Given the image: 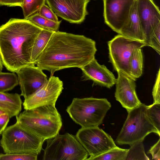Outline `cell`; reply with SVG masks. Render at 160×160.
Listing matches in <instances>:
<instances>
[{
	"label": "cell",
	"mask_w": 160,
	"mask_h": 160,
	"mask_svg": "<svg viewBox=\"0 0 160 160\" xmlns=\"http://www.w3.org/2000/svg\"><path fill=\"white\" fill-rule=\"evenodd\" d=\"M24 0H0V6L22 7Z\"/></svg>",
	"instance_id": "32"
},
{
	"label": "cell",
	"mask_w": 160,
	"mask_h": 160,
	"mask_svg": "<svg viewBox=\"0 0 160 160\" xmlns=\"http://www.w3.org/2000/svg\"><path fill=\"white\" fill-rule=\"evenodd\" d=\"M16 118L17 121L45 140L55 137L62 126L61 116L55 105L25 110Z\"/></svg>",
	"instance_id": "3"
},
{
	"label": "cell",
	"mask_w": 160,
	"mask_h": 160,
	"mask_svg": "<svg viewBox=\"0 0 160 160\" xmlns=\"http://www.w3.org/2000/svg\"><path fill=\"white\" fill-rule=\"evenodd\" d=\"M21 95L0 92V108L8 113L11 118L18 115L22 109Z\"/></svg>",
	"instance_id": "18"
},
{
	"label": "cell",
	"mask_w": 160,
	"mask_h": 160,
	"mask_svg": "<svg viewBox=\"0 0 160 160\" xmlns=\"http://www.w3.org/2000/svg\"><path fill=\"white\" fill-rule=\"evenodd\" d=\"M111 107L105 98H74L66 111L76 123L82 128L98 127Z\"/></svg>",
	"instance_id": "4"
},
{
	"label": "cell",
	"mask_w": 160,
	"mask_h": 160,
	"mask_svg": "<svg viewBox=\"0 0 160 160\" xmlns=\"http://www.w3.org/2000/svg\"><path fill=\"white\" fill-rule=\"evenodd\" d=\"M38 14L44 18L52 21H59L58 16L51 9L45 4L42 6Z\"/></svg>",
	"instance_id": "29"
},
{
	"label": "cell",
	"mask_w": 160,
	"mask_h": 160,
	"mask_svg": "<svg viewBox=\"0 0 160 160\" xmlns=\"http://www.w3.org/2000/svg\"><path fill=\"white\" fill-rule=\"evenodd\" d=\"M160 24L154 29L145 43V46L151 47L159 54H160Z\"/></svg>",
	"instance_id": "27"
},
{
	"label": "cell",
	"mask_w": 160,
	"mask_h": 160,
	"mask_svg": "<svg viewBox=\"0 0 160 160\" xmlns=\"http://www.w3.org/2000/svg\"><path fill=\"white\" fill-rule=\"evenodd\" d=\"M37 27L53 32L58 31L61 21L55 22L44 18L38 13L27 19Z\"/></svg>",
	"instance_id": "21"
},
{
	"label": "cell",
	"mask_w": 160,
	"mask_h": 160,
	"mask_svg": "<svg viewBox=\"0 0 160 160\" xmlns=\"http://www.w3.org/2000/svg\"><path fill=\"white\" fill-rule=\"evenodd\" d=\"M97 51L92 39L58 31L53 33L35 64L51 76L60 70L84 66L95 58Z\"/></svg>",
	"instance_id": "1"
},
{
	"label": "cell",
	"mask_w": 160,
	"mask_h": 160,
	"mask_svg": "<svg viewBox=\"0 0 160 160\" xmlns=\"http://www.w3.org/2000/svg\"><path fill=\"white\" fill-rule=\"evenodd\" d=\"M146 112L150 121L160 133V103L147 106Z\"/></svg>",
	"instance_id": "26"
},
{
	"label": "cell",
	"mask_w": 160,
	"mask_h": 160,
	"mask_svg": "<svg viewBox=\"0 0 160 160\" xmlns=\"http://www.w3.org/2000/svg\"><path fill=\"white\" fill-rule=\"evenodd\" d=\"M130 146V148L128 149L125 160L150 159L145 153L142 142H135Z\"/></svg>",
	"instance_id": "24"
},
{
	"label": "cell",
	"mask_w": 160,
	"mask_h": 160,
	"mask_svg": "<svg viewBox=\"0 0 160 160\" xmlns=\"http://www.w3.org/2000/svg\"><path fill=\"white\" fill-rule=\"evenodd\" d=\"M54 32L42 29L37 37L33 46L31 61L35 62L48 44Z\"/></svg>",
	"instance_id": "19"
},
{
	"label": "cell",
	"mask_w": 160,
	"mask_h": 160,
	"mask_svg": "<svg viewBox=\"0 0 160 160\" xmlns=\"http://www.w3.org/2000/svg\"><path fill=\"white\" fill-rule=\"evenodd\" d=\"M48 7L57 16L70 23L80 24L88 14L89 0H45Z\"/></svg>",
	"instance_id": "11"
},
{
	"label": "cell",
	"mask_w": 160,
	"mask_h": 160,
	"mask_svg": "<svg viewBox=\"0 0 160 160\" xmlns=\"http://www.w3.org/2000/svg\"><path fill=\"white\" fill-rule=\"evenodd\" d=\"M128 151V149L121 148L117 146L92 160H125Z\"/></svg>",
	"instance_id": "25"
},
{
	"label": "cell",
	"mask_w": 160,
	"mask_h": 160,
	"mask_svg": "<svg viewBox=\"0 0 160 160\" xmlns=\"http://www.w3.org/2000/svg\"><path fill=\"white\" fill-rule=\"evenodd\" d=\"M80 68L82 80H91L93 85L110 88L116 83L117 79L113 73L105 65L99 64L95 58Z\"/></svg>",
	"instance_id": "16"
},
{
	"label": "cell",
	"mask_w": 160,
	"mask_h": 160,
	"mask_svg": "<svg viewBox=\"0 0 160 160\" xmlns=\"http://www.w3.org/2000/svg\"><path fill=\"white\" fill-rule=\"evenodd\" d=\"M160 72L159 68L157 74L155 82L152 89V95L153 99V103H160Z\"/></svg>",
	"instance_id": "30"
},
{
	"label": "cell",
	"mask_w": 160,
	"mask_h": 160,
	"mask_svg": "<svg viewBox=\"0 0 160 160\" xmlns=\"http://www.w3.org/2000/svg\"><path fill=\"white\" fill-rule=\"evenodd\" d=\"M143 64V58L141 48H137L133 52L129 61L131 74L135 80L142 74Z\"/></svg>",
	"instance_id": "20"
},
{
	"label": "cell",
	"mask_w": 160,
	"mask_h": 160,
	"mask_svg": "<svg viewBox=\"0 0 160 160\" xmlns=\"http://www.w3.org/2000/svg\"><path fill=\"white\" fill-rule=\"evenodd\" d=\"M63 89V83L58 77L50 76L47 81L35 92L24 99V110L47 105H55Z\"/></svg>",
	"instance_id": "10"
},
{
	"label": "cell",
	"mask_w": 160,
	"mask_h": 160,
	"mask_svg": "<svg viewBox=\"0 0 160 160\" xmlns=\"http://www.w3.org/2000/svg\"><path fill=\"white\" fill-rule=\"evenodd\" d=\"M43 160H86L88 154L75 136L67 132L46 140Z\"/></svg>",
	"instance_id": "7"
},
{
	"label": "cell",
	"mask_w": 160,
	"mask_h": 160,
	"mask_svg": "<svg viewBox=\"0 0 160 160\" xmlns=\"http://www.w3.org/2000/svg\"><path fill=\"white\" fill-rule=\"evenodd\" d=\"M148 153L151 154L152 159L160 160V139L149 150Z\"/></svg>",
	"instance_id": "31"
},
{
	"label": "cell",
	"mask_w": 160,
	"mask_h": 160,
	"mask_svg": "<svg viewBox=\"0 0 160 160\" xmlns=\"http://www.w3.org/2000/svg\"><path fill=\"white\" fill-rule=\"evenodd\" d=\"M5 128H0V135L2 133Z\"/></svg>",
	"instance_id": "36"
},
{
	"label": "cell",
	"mask_w": 160,
	"mask_h": 160,
	"mask_svg": "<svg viewBox=\"0 0 160 160\" xmlns=\"http://www.w3.org/2000/svg\"><path fill=\"white\" fill-rule=\"evenodd\" d=\"M75 136L90 156L87 160H92L117 146L111 136L98 127L81 128Z\"/></svg>",
	"instance_id": "9"
},
{
	"label": "cell",
	"mask_w": 160,
	"mask_h": 160,
	"mask_svg": "<svg viewBox=\"0 0 160 160\" xmlns=\"http://www.w3.org/2000/svg\"><path fill=\"white\" fill-rule=\"evenodd\" d=\"M117 72L115 97L127 111L142 103L136 93V80L121 71Z\"/></svg>",
	"instance_id": "14"
},
{
	"label": "cell",
	"mask_w": 160,
	"mask_h": 160,
	"mask_svg": "<svg viewBox=\"0 0 160 160\" xmlns=\"http://www.w3.org/2000/svg\"><path fill=\"white\" fill-rule=\"evenodd\" d=\"M38 155L33 153H0V160H37Z\"/></svg>",
	"instance_id": "28"
},
{
	"label": "cell",
	"mask_w": 160,
	"mask_h": 160,
	"mask_svg": "<svg viewBox=\"0 0 160 160\" xmlns=\"http://www.w3.org/2000/svg\"><path fill=\"white\" fill-rule=\"evenodd\" d=\"M3 64L0 54V72H2L3 68Z\"/></svg>",
	"instance_id": "34"
},
{
	"label": "cell",
	"mask_w": 160,
	"mask_h": 160,
	"mask_svg": "<svg viewBox=\"0 0 160 160\" xmlns=\"http://www.w3.org/2000/svg\"><path fill=\"white\" fill-rule=\"evenodd\" d=\"M18 84V76L14 72H0V92L11 90Z\"/></svg>",
	"instance_id": "22"
},
{
	"label": "cell",
	"mask_w": 160,
	"mask_h": 160,
	"mask_svg": "<svg viewBox=\"0 0 160 160\" xmlns=\"http://www.w3.org/2000/svg\"><path fill=\"white\" fill-rule=\"evenodd\" d=\"M137 10L145 37V43L160 24V12L153 0H137Z\"/></svg>",
	"instance_id": "15"
},
{
	"label": "cell",
	"mask_w": 160,
	"mask_h": 160,
	"mask_svg": "<svg viewBox=\"0 0 160 160\" xmlns=\"http://www.w3.org/2000/svg\"><path fill=\"white\" fill-rule=\"evenodd\" d=\"M10 118L9 115L7 113L0 115V128H5Z\"/></svg>",
	"instance_id": "33"
},
{
	"label": "cell",
	"mask_w": 160,
	"mask_h": 160,
	"mask_svg": "<svg viewBox=\"0 0 160 160\" xmlns=\"http://www.w3.org/2000/svg\"><path fill=\"white\" fill-rule=\"evenodd\" d=\"M46 2L45 0H24L21 7L24 19H27L38 13Z\"/></svg>",
	"instance_id": "23"
},
{
	"label": "cell",
	"mask_w": 160,
	"mask_h": 160,
	"mask_svg": "<svg viewBox=\"0 0 160 160\" xmlns=\"http://www.w3.org/2000/svg\"><path fill=\"white\" fill-rule=\"evenodd\" d=\"M147 106L143 103L127 111V117L116 140L119 145H129L142 142L146 137L159 132L150 121L147 115Z\"/></svg>",
	"instance_id": "6"
},
{
	"label": "cell",
	"mask_w": 160,
	"mask_h": 160,
	"mask_svg": "<svg viewBox=\"0 0 160 160\" xmlns=\"http://www.w3.org/2000/svg\"><path fill=\"white\" fill-rule=\"evenodd\" d=\"M42 29L24 19L11 18L0 27V54L8 70L16 72L35 64L31 61L32 48Z\"/></svg>",
	"instance_id": "2"
},
{
	"label": "cell",
	"mask_w": 160,
	"mask_h": 160,
	"mask_svg": "<svg viewBox=\"0 0 160 160\" xmlns=\"http://www.w3.org/2000/svg\"><path fill=\"white\" fill-rule=\"evenodd\" d=\"M105 23L119 34L136 0H103Z\"/></svg>",
	"instance_id": "12"
},
{
	"label": "cell",
	"mask_w": 160,
	"mask_h": 160,
	"mask_svg": "<svg viewBox=\"0 0 160 160\" xmlns=\"http://www.w3.org/2000/svg\"><path fill=\"white\" fill-rule=\"evenodd\" d=\"M108 45L109 61L114 70L121 71L131 76L130 57L136 49L145 46V43L119 34L109 41Z\"/></svg>",
	"instance_id": "8"
},
{
	"label": "cell",
	"mask_w": 160,
	"mask_h": 160,
	"mask_svg": "<svg viewBox=\"0 0 160 160\" xmlns=\"http://www.w3.org/2000/svg\"><path fill=\"white\" fill-rule=\"evenodd\" d=\"M89 0L90 1V0Z\"/></svg>",
	"instance_id": "37"
},
{
	"label": "cell",
	"mask_w": 160,
	"mask_h": 160,
	"mask_svg": "<svg viewBox=\"0 0 160 160\" xmlns=\"http://www.w3.org/2000/svg\"><path fill=\"white\" fill-rule=\"evenodd\" d=\"M119 34L129 38L144 42L145 40L137 10L136 0L131 9L128 18Z\"/></svg>",
	"instance_id": "17"
},
{
	"label": "cell",
	"mask_w": 160,
	"mask_h": 160,
	"mask_svg": "<svg viewBox=\"0 0 160 160\" xmlns=\"http://www.w3.org/2000/svg\"><path fill=\"white\" fill-rule=\"evenodd\" d=\"M0 145L5 153L39 154L45 141L16 121L2 133Z\"/></svg>",
	"instance_id": "5"
},
{
	"label": "cell",
	"mask_w": 160,
	"mask_h": 160,
	"mask_svg": "<svg viewBox=\"0 0 160 160\" xmlns=\"http://www.w3.org/2000/svg\"><path fill=\"white\" fill-rule=\"evenodd\" d=\"M16 72L20 86L21 95L24 99L35 92L48 80L42 70L35 64L22 67Z\"/></svg>",
	"instance_id": "13"
},
{
	"label": "cell",
	"mask_w": 160,
	"mask_h": 160,
	"mask_svg": "<svg viewBox=\"0 0 160 160\" xmlns=\"http://www.w3.org/2000/svg\"><path fill=\"white\" fill-rule=\"evenodd\" d=\"M5 113H6L5 111L3 110L2 109L0 108V115L3 114Z\"/></svg>",
	"instance_id": "35"
}]
</instances>
